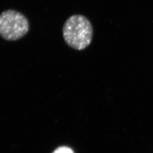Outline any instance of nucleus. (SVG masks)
Returning a JSON list of instances; mask_svg holds the SVG:
<instances>
[{
    "label": "nucleus",
    "mask_w": 153,
    "mask_h": 153,
    "mask_svg": "<svg viewBox=\"0 0 153 153\" xmlns=\"http://www.w3.org/2000/svg\"><path fill=\"white\" fill-rule=\"evenodd\" d=\"M30 24L21 13L7 10L0 14V36L7 41H16L27 33Z\"/></svg>",
    "instance_id": "nucleus-2"
},
{
    "label": "nucleus",
    "mask_w": 153,
    "mask_h": 153,
    "mask_svg": "<svg viewBox=\"0 0 153 153\" xmlns=\"http://www.w3.org/2000/svg\"><path fill=\"white\" fill-rule=\"evenodd\" d=\"M63 38L66 43L73 49H86L92 42L93 28L86 16L76 14L70 16L62 28Z\"/></svg>",
    "instance_id": "nucleus-1"
},
{
    "label": "nucleus",
    "mask_w": 153,
    "mask_h": 153,
    "mask_svg": "<svg viewBox=\"0 0 153 153\" xmlns=\"http://www.w3.org/2000/svg\"><path fill=\"white\" fill-rule=\"evenodd\" d=\"M52 153H74L71 148L66 146H61L57 148Z\"/></svg>",
    "instance_id": "nucleus-3"
}]
</instances>
